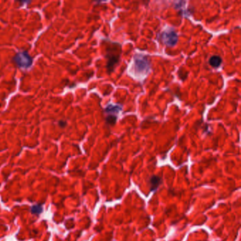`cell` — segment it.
<instances>
[{
  "mask_svg": "<svg viewBox=\"0 0 241 241\" xmlns=\"http://www.w3.org/2000/svg\"><path fill=\"white\" fill-rule=\"evenodd\" d=\"M151 70V61L148 56L142 54H136L133 57L132 67L130 72L138 79H144Z\"/></svg>",
  "mask_w": 241,
  "mask_h": 241,
  "instance_id": "1",
  "label": "cell"
},
{
  "mask_svg": "<svg viewBox=\"0 0 241 241\" xmlns=\"http://www.w3.org/2000/svg\"><path fill=\"white\" fill-rule=\"evenodd\" d=\"M105 57L108 59L107 63V70L108 73L113 72L115 66L118 63L121 54V45L115 42H110L105 48Z\"/></svg>",
  "mask_w": 241,
  "mask_h": 241,
  "instance_id": "2",
  "label": "cell"
},
{
  "mask_svg": "<svg viewBox=\"0 0 241 241\" xmlns=\"http://www.w3.org/2000/svg\"><path fill=\"white\" fill-rule=\"evenodd\" d=\"M161 42L168 47H173L177 44L178 41V36L175 30L169 28L165 29L161 33Z\"/></svg>",
  "mask_w": 241,
  "mask_h": 241,
  "instance_id": "3",
  "label": "cell"
},
{
  "mask_svg": "<svg viewBox=\"0 0 241 241\" xmlns=\"http://www.w3.org/2000/svg\"><path fill=\"white\" fill-rule=\"evenodd\" d=\"M14 61L19 67L28 69L33 64V60L27 52H19L16 54L14 58Z\"/></svg>",
  "mask_w": 241,
  "mask_h": 241,
  "instance_id": "4",
  "label": "cell"
},
{
  "mask_svg": "<svg viewBox=\"0 0 241 241\" xmlns=\"http://www.w3.org/2000/svg\"><path fill=\"white\" fill-rule=\"evenodd\" d=\"M122 110V105L118 104H113L110 103L105 108V112L108 113L109 115H115ZM116 116V115H115Z\"/></svg>",
  "mask_w": 241,
  "mask_h": 241,
  "instance_id": "5",
  "label": "cell"
},
{
  "mask_svg": "<svg viewBox=\"0 0 241 241\" xmlns=\"http://www.w3.org/2000/svg\"><path fill=\"white\" fill-rule=\"evenodd\" d=\"M162 182L161 178L159 177V176L156 175H153L150 178V185H151V191H155L158 189V187H159V185H161Z\"/></svg>",
  "mask_w": 241,
  "mask_h": 241,
  "instance_id": "6",
  "label": "cell"
},
{
  "mask_svg": "<svg viewBox=\"0 0 241 241\" xmlns=\"http://www.w3.org/2000/svg\"><path fill=\"white\" fill-rule=\"evenodd\" d=\"M222 63V59L218 55H214L209 59V64L214 68H218Z\"/></svg>",
  "mask_w": 241,
  "mask_h": 241,
  "instance_id": "7",
  "label": "cell"
},
{
  "mask_svg": "<svg viewBox=\"0 0 241 241\" xmlns=\"http://www.w3.org/2000/svg\"><path fill=\"white\" fill-rule=\"evenodd\" d=\"M42 212V207L41 205H34L31 207L32 214H39Z\"/></svg>",
  "mask_w": 241,
  "mask_h": 241,
  "instance_id": "8",
  "label": "cell"
},
{
  "mask_svg": "<svg viewBox=\"0 0 241 241\" xmlns=\"http://www.w3.org/2000/svg\"><path fill=\"white\" fill-rule=\"evenodd\" d=\"M117 122V117L115 115H108L106 117V122L109 125H115Z\"/></svg>",
  "mask_w": 241,
  "mask_h": 241,
  "instance_id": "9",
  "label": "cell"
}]
</instances>
